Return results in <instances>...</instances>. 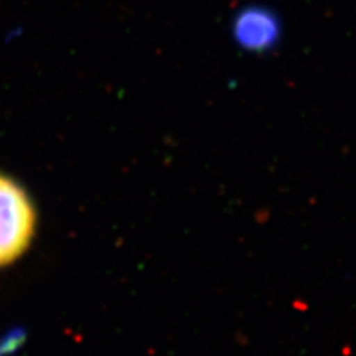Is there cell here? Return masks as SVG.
<instances>
[{"mask_svg": "<svg viewBox=\"0 0 356 356\" xmlns=\"http://www.w3.org/2000/svg\"><path fill=\"white\" fill-rule=\"evenodd\" d=\"M35 232V209L30 199L9 178L0 175V264L24 252Z\"/></svg>", "mask_w": 356, "mask_h": 356, "instance_id": "6da1fadb", "label": "cell"}, {"mask_svg": "<svg viewBox=\"0 0 356 356\" xmlns=\"http://www.w3.org/2000/svg\"><path fill=\"white\" fill-rule=\"evenodd\" d=\"M280 30V21L263 8L243 9L233 22V36L239 47L254 52H264L275 47Z\"/></svg>", "mask_w": 356, "mask_h": 356, "instance_id": "7a4b0ae2", "label": "cell"}]
</instances>
